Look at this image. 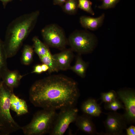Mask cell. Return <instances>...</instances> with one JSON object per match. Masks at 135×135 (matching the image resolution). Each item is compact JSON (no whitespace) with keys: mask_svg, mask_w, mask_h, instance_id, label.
Returning <instances> with one entry per match:
<instances>
[{"mask_svg":"<svg viewBox=\"0 0 135 135\" xmlns=\"http://www.w3.org/2000/svg\"><path fill=\"white\" fill-rule=\"evenodd\" d=\"M61 7L66 13L70 15L75 14L78 8V0H67Z\"/></svg>","mask_w":135,"mask_h":135,"instance_id":"obj_20","label":"cell"},{"mask_svg":"<svg viewBox=\"0 0 135 135\" xmlns=\"http://www.w3.org/2000/svg\"><path fill=\"white\" fill-rule=\"evenodd\" d=\"M32 41L34 52L38 55L42 63L48 66L49 68L48 71V72L50 73L58 72L49 46L45 43L42 42L37 36L34 37Z\"/></svg>","mask_w":135,"mask_h":135,"instance_id":"obj_10","label":"cell"},{"mask_svg":"<svg viewBox=\"0 0 135 135\" xmlns=\"http://www.w3.org/2000/svg\"><path fill=\"white\" fill-rule=\"evenodd\" d=\"M118 98L117 93L114 90H112L106 92L101 94L100 99L103 102L107 103L110 102Z\"/></svg>","mask_w":135,"mask_h":135,"instance_id":"obj_23","label":"cell"},{"mask_svg":"<svg viewBox=\"0 0 135 135\" xmlns=\"http://www.w3.org/2000/svg\"><path fill=\"white\" fill-rule=\"evenodd\" d=\"M12 0H0L3 3L4 6L8 2L11 1Z\"/></svg>","mask_w":135,"mask_h":135,"instance_id":"obj_29","label":"cell"},{"mask_svg":"<svg viewBox=\"0 0 135 135\" xmlns=\"http://www.w3.org/2000/svg\"><path fill=\"white\" fill-rule=\"evenodd\" d=\"M78 8L92 15L95 13L92 8V2L89 0H78Z\"/></svg>","mask_w":135,"mask_h":135,"instance_id":"obj_22","label":"cell"},{"mask_svg":"<svg viewBox=\"0 0 135 135\" xmlns=\"http://www.w3.org/2000/svg\"><path fill=\"white\" fill-rule=\"evenodd\" d=\"M120 0H102V4L98 6L100 9L107 10L114 8Z\"/></svg>","mask_w":135,"mask_h":135,"instance_id":"obj_24","label":"cell"},{"mask_svg":"<svg viewBox=\"0 0 135 135\" xmlns=\"http://www.w3.org/2000/svg\"><path fill=\"white\" fill-rule=\"evenodd\" d=\"M67 0H53V4L61 6Z\"/></svg>","mask_w":135,"mask_h":135,"instance_id":"obj_27","label":"cell"},{"mask_svg":"<svg viewBox=\"0 0 135 135\" xmlns=\"http://www.w3.org/2000/svg\"><path fill=\"white\" fill-rule=\"evenodd\" d=\"M57 114L56 110L43 109L36 112L28 124L21 126L25 135H42L49 134Z\"/></svg>","mask_w":135,"mask_h":135,"instance_id":"obj_4","label":"cell"},{"mask_svg":"<svg viewBox=\"0 0 135 135\" xmlns=\"http://www.w3.org/2000/svg\"><path fill=\"white\" fill-rule=\"evenodd\" d=\"M39 11L26 14L17 18L8 26L4 44L7 58L14 56L34 29L40 15Z\"/></svg>","mask_w":135,"mask_h":135,"instance_id":"obj_2","label":"cell"},{"mask_svg":"<svg viewBox=\"0 0 135 135\" xmlns=\"http://www.w3.org/2000/svg\"><path fill=\"white\" fill-rule=\"evenodd\" d=\"M72 51L70 48H65L60 52L52 55L55 65L58 71L69 69L74 56Z\"/></svg>","mask_w":135,"mask_h":135,"instance_id":"obj_11","label":"cell"},{"mask_svg":"<svg viewBox=\"0 0 135 135\" xmlns=\"http://www.w3.org/2000/svg\"><path fill=\"white\" fill-rule=\"evenodd\" d=\"M105 18L104 13L96 18L83 16L80 17V22L82 26L86 29L95 31L102 26Z\"/></svg>","mask_w":135,"mask_h":135,"instance_id":"obj_14","label":"cell"},{"mask_svg":"<svg viewBox=\"0 0 135 135\" xmlns=\"http://www.w3.org/2000/svg\"><path fill=\"white\" fill-rule=\"evenodd\" d=\"M10 109L15 112L18 116L28 112L26 102L19 98L12 92L10 97Z\"/></svg>","mask_w":135,"mask_h":135,"instance_id":"obj_15","label":"cell"},{"mask_svg":"<svg viewBox=\"0 0 135 135\" xmlns=\"http://www.w3.org/2000/svg\"><path fill=\"white\" fill-rule=\"evenodd\" d=\"M127 135H135V127L132 125L126 129Z\"/></svg>","mask_w":135,"mask_h":135,"instance_id":"obj_25","label":"cell"},{"mask_svg":"<svg viewBox=\"0 0 135 135\" xmlns=\"http://www.w3.org/2000/svg\"><path fill=\"white\" fill-rule=\"evenodd\" d=\"M41 33L44 43L48 46L62 50L68 44L64 30L56 24L46 26L42 29Z\"/></svg>","mask_w":135,"mask_h":135,"instance_id":"obj_6","label":"cell"},{"mask_svg":"<svg viewBox=\"0 0 135 135\" xmlns=\"http://www.w3.org/2000/svg\"><path fill=\"white\" fill-rule=\"evenodd\" d=\"M0 81H1V80H0Z\"/></svg>","mask_w":135,"mask_h":135,"instance_id":"obj_30","label":"cell"},{"mask_svg":"<svg viewBox=\"0 0 135 135\" xmlns=\"http://www.w3.org/2000/svg\"><path fill=\"white\" fill-rule=\"evenodd\" d=\"M81 109L84 114L91 116L98 117L102 112L99 105L94 99H89L83 102Z\"/></svg>","mask_w":135,"mask_h":135,"instance_id":"obj_16","label":"cell"},{"mask_svg":"<svg viewBox=\"0 0 135 135\" xmlns=\"http://www.w3.org/2000/svg\"><path fill=\"white\" fill-rule=\"evenodd\" d=\"M13 91L8 88L2 80L0 82V134L8 135L21 129L10 112V97Z\"/></svg>","mask_w":135,"mask_h":135,"instance_id":"obj_3","label":"cell"},{"mask_svg":"<svg viewBox=\"0 0 135 135\" xmlns=\"http://www.w3.org/2000/svg\"><path fill=\"white\" fill-rule=\"evenodd\" d=\"M24 76L21 75L17 70H11L8 69L3 74L1 79L6 86L13 91L14 89L18 86L21 79Z\"/></svg>","mask_w":135,"mask_h":135,"instance_id":"obj_13","label":"cell"},{"mask_svg":"<svg viewBox=\"0 0 135 135\" xmlns=\"http://www.w3.org/2000/svg\"><path fill=\"white\" fill-rule=\"evenodd\" d=\"M68 40L71 50L81 54L92 53L98 42L96 36L86 30H75L70 35Z\"/></svg>","mask_w":135,"mask_h":135,"instance_id":"obj_5","label":"cell"},{"mask_svg":"<svg viewBox=\"0 0 135 135\" xmlns=\"http://www.w3.org/2000/svg\"><path fill=\"white\" fill-rule=\"evenodd\" d=\"M7 57L5 50L4 42L0 38V80L4 72L8 69Z\"/></svg>","mask_w":135,"mask_h":135,"instance_id":"obj_19","label":"cell"},{"mask_svg":"<svg viewBox=\"0 0 135 135\" xmlns=\"http://www.w3.org/2000/svg\"><path fill=\"white\" fill-rule=\"evenodd\" d=\"M78 130L89 134H98L92 116L84 114L78 116L75 122Z\"/></svg>","mask_w":135,"mask_h":135,"instance_id":"obj_12","label":"cell"},{"mask_svg":"<svg viewBox=\"0 0 135 135\" xmlns=\"http://www.w3.org/2000/svg\"><path fill=\"white\" fill-rule=\"evenodd\" d=\"M106 118L103 122L105 128V135H122L127 124L123 114L115 111L106 114Z\"/></svg>","mask_w":135,"mask_h":135,"instance_id":"obj_9","label":"cell"},{"mask_svg":"<svg viewBox=\"0 0 135 135\" xmlns=\"http://www.w3.org/2000/svg\"><path fill=\"white\" fill-rule=\"evenodd\" d=\"M104 108L106 110L115 112L118 110L124 109V106L118 98L110 102L105 103Z\"/></svg>","mask_w":135,"mask_h":135,"instance_id":"obj_21","label":"cell"},{"mask_svg":"<svg viewBox=\"0 0 135 135\" xmlns=\"http://www.w3.org/2000/svg\"><path fill=\"white\" fill-rule=\"evenodd\" d=\"M43 72L41 65L38 64L35 66L32 73L40 74Z\"/></svg>","mask_w":135,"mask_h":135,"instance_id":"obj_26","label":"cell"},{"mask_svg":"<svg viewBox=\"0 0 135 135\" xmlns=\"http://www.w3.org/2000/svg\"><path fill=\"white\" fill-rule=\"evenodd\" d=\"M81 55L78 54L77 55L74 64L73 66H71L69 69L72 70L81 78H84L86 76L88 63L84 61Z\"/></svg>","mask_w":135,"mask_h":135,"instance_id":"obj_17","label":"cell"},{"mask_svg":"<svg viewBox=\"0 0 135 135\" xmlns=\"http://www.w3.org/2000/svg\"><path fill=\"white\" fill-rule=\"evenodd\" d=\"M118 98L124 104L125 112L123 115L127 124L135 122V92L130 88L120 90L117 92Z\"/></svg>","mask_w":135,"mask_h":135,"instance_id":"obj_8","label":"cell"},{"mask_svg":"<svg viewBox=\"0 0 135 135\" xmlns=\"http://www.w3.org/2000/svg\"><path fill=\"white\" fill-rule=\"evenodd\" d=\"M57 114L52 128L49 134L51 135H62L70 124L75 122L78 116V110L74 106L60 110Z\"/></svg>","mask_w":135,"mask_h":135,"instance_id":"obj_7","label":"cell"},{"mask_svg":"<svg viewBox=\"0 0 135 135\" xmlns=\"http://www.w3.org/2000/svg\"><path fill=\"white\" fill-rule=\"evenodd\" d=\"M79 96L77 82L62 74L36 81L29 92L30 101L34 106L56 110L74 106Z\"/></svg>","mask_w":135,"mask_h":135,"instance_id":"obj_1","label":"cell"},{"mask_svg":"<svg viewBox=\"0 0 135 135\" xmlns=\"http://www.w3.org/2000/svg\"><path fill=\"white\" fill-rule=\"evenodd\" d=\"M34 49L32 46L28 45H24L21 58V62L23 64H30L33 60Z\"/></svg>","mask_w":135,"mask_h":135,"instance_id":"obj_18","label":"cell"},{"mask_svg":"<svg viewBox=\"0 0 135 135\" xmlns=\"http://www.w3.org/2000/svg\"><path fill=\"white\" fill-rule=\"evenodd\" d=\"M41 66L43 72H46L48 70L49 68L47 65L43 64L41 65Z\"/></svg>","mask_w":135,"mask_h":135,"instance_id":"obj_28","label":"cell"}]
</instances>
